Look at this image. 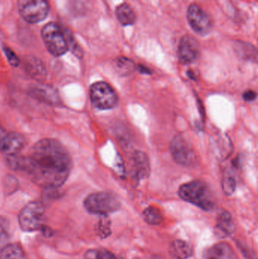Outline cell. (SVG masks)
<instances>
[{
    "mask_svg": "<svg viewBox=\"0 0 258 259\" xmlns=\"http://www.w3.org/2000/svg\"><path fill=\"white\" fill-rule=\"evenodd\" d=\"M12 167L24 172L39 187L56 189L68 179L72 162L62 143L54 139H42L32 147L28 156H15Z\"/></svg>",
    "mask_w": 258,
    "mask_h": 259,
    "instance_id": "1",
    "label": "cell"
},
{
    "mask_svg": "<svg viewBox=\"0 0 258 259\" xmlns=\"http://www.w3.org/2000/svg\"><path fill=\"white\" fill-rule=\"evenodd\" d=\"M178 194L183 200L204 211H210L215 206L210 189L203 181H194L183 184L179 189Z\"/></svg>",
    "mask_w": 258,
    "mask_h": 259,
    "instance_id": "2",
    "label": "cell"
},
{
    "mask_svg": "<svg viewBox=\"0 0 258 259\" xmlns=\"http://www.w3.org/2000/svg\"><path fill=\"white\" fill-rule=\"evenodd\" d=\"M84 207L91 214L106 216L118 211L121 203L119 199L112 193L97 192L86 198Z\"/></svg>",
    "mask_w": 258,
    "mask_h": 259,
    "instance_id": "3",
    "label": "cell"
},
{
    "mask_svg": "<svg viewBox=\"0 0 258 259\" xmlns=\"http://www.w3.org/2000/svg\"><path fill=\"white\" fill-rule=\"evenodd\" d=\"M41 36L47 50L53 56L59 57L68 52L66 35L56 23L49 22L45 24L42 27Z\"/></svg>",
    "mask_w": 258,
    "mask_h": 259,
    "instance_id": "4",
    "label": "cell"
},
{
    "mask_svg": "<svg viewBox=\"0 0 258 259\" xmlns=\"http://www.w3.org/2000/svg\"><path fill=\"white\" fill-rule=\"evenodd\" d=\"M91 103L99 110H109L116 107L118 97L113 88L104 81L94 83L89 91Z\"/></svg>",
    "mask_w": 258,
    "mask_h": 259,
    "instance_id": "5",
    "label": "cell"
},
{
    "mask_svg": "<svg viewBox=\"0 0 258 259\" xmlns=\"http://www.w3.org/2000/svg\"><path fill=\"white\" fill-rule=\"evenodd\" d=\"M45 208L39 202H31L23 208L18 215V222L23 231L33 232L43 228Z\"/></svg>",
    "mask_w": 258,
    "mask_h": 259,
    "instance_id": "6",
    "label": "cell"
},
{
    "mask_svg": "<svg viewBox=\"0 0 258 259\" xmlns=\"http://www.w3.org/2000/svg\"><path fill=\"white\" fill-rule=\"evenodd\" d=\"M18 9L24 21L36 24L48 16L49 6L47 0H18Z\"/></svg>",
    "mask_w": 258,
    "mask_h": 259,
    "instance_id": "7",
    "label": "cell"
},
{
    "mask_svg": "<svg viewBox=\"0 0 258 259\" xmlns=\"http://www.w3.org/2000/svg\"><path fill=\"white\" fill-rule=\"evenodd\" d=\"M171 154L179 164L192 167L197 164V155L192 145L182 136H177L171 142Z\"/></svg>",
    "mask_w": 258,
    "mask_h": 259,
    "instance_id": "8",
    "label": "cell"
},
{
    "mask_svg": "<svg viewBox=\"0 0 258 259\" xmlns=\"http://www.w3.org/2000/svg\"><path fill=\"white\" fill-rule=\"evenodd\" d=\"M186 15L191 28L198 34L204 36L212 30V23L210 17L198 5H190Z\"/></svg>",
    "mask_w": 258,
    "mask_h": 259,
    "instance_id": "9",
    "label": "cell"
},
{
    "mask_svg": "<svg viewBox=\"0 0 258 259\" xmlns=\"http://www.w3.org/2000/svg\"><path fill=\"white\" fill-rule=\"evenodd\" d=\"M25 140L19 133L7 132L0 126V151L12 155L24 147Z\"/></svg>",
    "mask_w": 258,
    "mask_h": 259,
    "instance_id": "10",
    "label": "cell"
},
{
    "mask_svg": "<svg viewBox=\"0 0 258 259\" xmlns=\"http://www.w3.org/2000/svg\"><path fill=\"white\" fill-rule=\"evenodd\" d=\"M199 56V45L198 41L189 36L185 35L180 39L178 47L179 60L183 64L195 62Z\"/></svg>",
    "mask_w": 258,
    "mask_h": 259,
    "instance_id": "11",
    "label": "cell"
},
{
    "mask_svg": "<svg viewBox=\"0 0 258 259\" xmlns=\"http://www.w3.org/2000/svg\"><path fill=\"white\" fill-rule=\"evenodd\" d=\"M30 94L34 98L48 104L57 105L60 103L59 94L56 90L47 85H35L30 88Z\"/></svg>",
    "mask_w": 258,
    "mask_h": 259,
    "instance_id": "12",
    "label": "cell"
},
{
    "mask_svg": "<svg viewBox=\"0 0 258 259\" xmlns=\"http://www.w3.org/2000/svg\"><path fill=\"white\" fill-rule=\"evenodd\" d=\"M133 175L136 180L148 178L150 174V164L148 157L142 152H136L133 157Z\"/></svg>",
    "mask_w": 258,
    "mask_h": 259,
    "instance_id": "13",
    "label": "cell"
},
{
    "mask_svg": "<svg viewBox=\"0 0 258 259\" xmlns=\"http://www.w3.org/2000/svg\"><path fill=\"white\" fill-rule=\"evenodd\" d=\"M235 225L233 218L228 211H221L217 219L215 233L221 238L230 237L234 233Z\"/></svg>",
    "mask_w": 258,
    "mask_h": 259,
    "instance_id": "14",
    "label": "cell"
},
{
    "mask_svg": "<svg viewBox=\"0 0 258 259\" xmlns=\"http://www.w3.org/2000/svg\"><path fill=\"white\" fill-rule=\"evenodd\" d=\"M203 258L234 259V252L230 245L226 243H220L206 249Z\"/></svg>",
    "mask_w": 258,
    "mask_h": 259,
    "instance_id": "15",
    "label": "cell"
},
{
    "mask_svg": "<svg viewBox=\"0 0 258 259\" xmlns=\"http://www.w3.org/2000/svg\"><path fill=\"white\" fill-rule=\"evenodd\" d=\"M172 259H188L192 255V246L184 240H174L169 248Z\"/></svg>",
    "mask_w": 258,
    "mask_h": 259,
    "instance_id": "16",
    "label": "cell"
},
{
    "mask_svg": "<svg viewBox=\"0 0 258 259\" xmlns=\"http://www.w3.org/2000/svg\"><path fill=\"white\" fill-rule=\"evenodd\" d=\"M115 13H116L117 18L121 25H133L136 22V14L127 3H122L118 6Z\"/></svg>",
    "mask_w": 258,
    "mask_h": 259,
    "instance_id": "17",
    "label": "cell"
},
{
    "mask_svg": "<svg viewBox=\"0 0 258 259\" xmlns=\"http://www.w3.org/2000/svg\"><path fill=\"white\" fill-rule=\"evenodd\" d=\"M235 51L242 59L251 61V62H257V50L251 44L239 41L235 46Z\"/></svg>",
    "mask_w": 258,
    "mask_h": 259,
    "instance_id": "18",
    "label": "cell"
},
{
    "mask_svg": "<svg viewBox=\"0 0 258 259\" xmlns=\"http://www.w3.org/2000/svg\"><path fill=\"white\" fill-rule=\"evenodd\" d=\"M0 259H27L25 252L18 243H10L2 248Z\"/></svg>",
    "mask_w": 258,
    "mask_h": 259,
    "instance_id": "19",
    "label": "cell"
},
{
    "mask_svg": "<svg viewBox=\"0 0 258 259\" xmlns=\"http://www.w3.org/2000/svg\"><path fill=\"white\" fill-rule=\"evenodd\" d=\"M27 71L33 78L37 80H42L46 76L45 67L42 62L36 59H30L27 64Z\"/></svg>",
    "mask_w": 258,
    "mask_h": 259,
    "instance_id": "20",
    "label": "cell"
},
{
    "mask_svg": "<svg viewBox=\"0 0 258 259\" xmlns=\"http://www.w3.org/2000/svg\"><path fill=\"white\" fill-rule=\"evenodd\" d=\"M116 71L121 76H128L136 70V65L131 59L127 57H119L117 59Z\"/></svg>",
    "mask_w": 258,
    "mask_h": 259,
    "instance_id": "21",
    "label": "cell"
},
{
    "mask_svg": "<svg viewBox=\"0 0 258 259\" xmlns=\"http://www.w3.org/2000/svg\"><path fill=\"white\" fill-rule=\"evenodd\" d=\"M144 220L145 222L151 225H160L163 220V215L162 211L159 208L154 206H149L144 210L143 213Z\"/></svg>",
    "mask_w": 258,
    "mask_h": 259,
    "instance_id": "22",
    "label": "cell"
},
{
    "mask_svg": "<svg viewBox=\"0 0 258 259\" xmlns=\"http://www.w3.org/2000/svg\"><path fill=\"white\" fill-rule=\"evenodd\" d=\"M85 259H118L115 254L106 249H90L85 254Z\"/></svg>",
    "mask_w": 258,
    "mask_h": 259,
    "instance_id": "23",
    "label": "cell"
},
{
    "mask_svg": "<svg viewBox=\"0 0 258 259\" xmlns=\"http://www.w3.org/2000/svg\"><path fill=\"white\" fill-rule=\"evenodd\" d=\"M9 223L6 217H0V246H6L5 243L9 238Z\"/></svg>",
    "mask_w": 258,
    "mask_h": 259,
    "instance_id": "24",
    "label": "cell"
},
{
    "mask_svg": "<svg viewBox=\"0 0 258 259\" xmlns=\"http://www.w3.org/2000/svg\"><path fill=\"white\" fill-rule=\"evenodd\" d=\"M66 35L67 41H68V50L72 52L73 54L75 55L77 58L81 59L83 56V52L80 46L77 44V41L73 37L72 35L70 33H65Z\"/></svg>",
    "mask_w": 258,
    "mask_h": 259,
    "instance_id": "25",
    "label": "cell"
},
{
    "mask_svg": "<svg viewBox=\"0 0 258 259\" xmlns=\"http://www.w3.org/2000/svg\"><path fill=\"white\" fill-rule=\"evenodd\" d=\"M222 188L224 193L227 196L233 194L236 190V181L232 177H227L224 178L222 182Z\"/></svg>",
    "mask_w": 258,
    "mask_h": 259,
    "instance_id": "26",
    "label": "cell"
},
{
    "mask_svg": "<svg viewBox=\"0 0 258 259\" xmlns=\"http://www.w3.org/2000/svg\"><path fill=\"white\" fill-rule=\"evenodd\" d=\"M3 51H4L5 55H6L9 64L12 67H18L20 64V60L16 54L9 47H4Z\"/></svg>",
    "mask_w": 258,
    "mask_h": 259,
    "instance_id": "27",
    "label": "cell"
},
{
    "mask_svg": "<svg viewBox=\"0 0 258 259\" xmlns=\"http://www.w3.org/2000/svg\"><path fill=\"white\" fill-rule=\"evenodd\" d=\"M109 225H109V222H108L107 220L102 221V222L100 223L98 230H99L101 237H107V235L110 234V228H109Z\"/></svg>",
    "mask_w": 258,
    "mask_h": 259,
    "instance_id": "28",
    "label": "cell"
},
{
    "mask_svg": "<svg viewBox=\"0 0 258 259\" xmlns=\"http://www.w3.org/2000/svg\"><path fill=\"white\" fill-rule=\"evenodd\" d=\"M257 98V94L254 91H248L244 93L243 99L245 101L251 102L254 101L255 99Z\"/></svg>",
    "mask_w": 258,
    "mask_h": 259,
    "instance_id": "29",
    "label": "cell"
},
{
    "mask_svg": "<svg viewBox=\"0 0 258 259\" xmlns=\"http://www.w3.org/2000/svg\"><path fill=\"white\" fill-rule=\"evenodd\" d=\"M136 70L139 71L141 74H151V70L149 68H147V67L144 66V65H139L136 68Z\"/></svg>",
    "mask_w": 258,
    "mask_h": 259,
    "instance_id": "30",
    "label": "cell"
}]
</instances>
